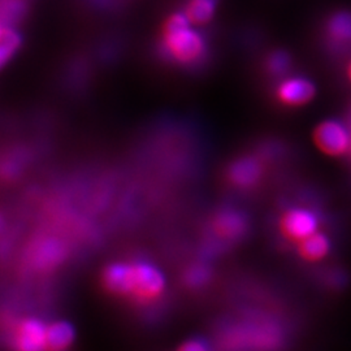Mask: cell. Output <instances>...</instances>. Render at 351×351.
I'll list each match as a JSON object with an SVG mask.
<instances>
[{
    "instance_id": "cell-1",
    "label": "cell",
    "mask_w": 351,
    "mask_h": 351,
    "mask_svg": "<svg viewBox=\"0 0 351 351\" xmlns=\"http://www.w3.org/2000/svg\"><path fill=\"white\" fill-rule=\"evenodd\" d=\"M163 36L168 55L180 63L197 62L204 52V42L195 30L190 29L186 14L171 16L164 25Z\"/></svg>"
},
{
    "instance_id": "cell-2",
    "label": "cell",
    "mask_w": 351,
    "mask_h": 351,
    "mask_svg": "<svg viewBox=\"0 0 351 351\" xmlns=\"http://www.w3.org/2000/svg\"><path fill=\"white\" fill-rule=\"evenodd\" d=\"M313 138L316 147L330 156L345 154L351 145L349 132L337 121H324L316 126Z\"/></svg>"
},
{
    "instance_id": "cell-3",
    "label": "cell",
    "mask_w": 351,
    "mask_h": 351,
    "mask_svg": "<svg viewBox=\"0 0 351 351\" xmlns=\"http://www.w3.org/2000/svg\"><path fill=\"white\" fill-rule=\"evenodd\" d=\"M164 289L162 274L149 264L133 265V293L132 295L139 301L156 300Z\"/></svg>"
},
{
    "instance_id": "cell-4",
    "label": "cell",
    "mask_w": 351,
    "mask_h": 351,
    "mask_svg": "<svg viewBox=\"0 0 351 351\" xmlns=\"http://www.w3.org/2000/svg\"><path fill=\"white\" fill-rule=\"evenodd\" d=\"M281 233L293 242H301L315 232H317V219L314 213L303 210L293 208L284 213L280 221Z\"/></svg>"
},
{
    "instance_id": "cell-5",
    "label": "cell",
    "mask_w": 351,
    "mask_h": 351,
    "mask_svg": "<svg viewBox=\"0 0 351 351\" xmlns=\"http://www.w3.org/2000/svg\"><path fill=\"white\" fill-rule=\"evenodd\" d=\"M46 326L38 320H23L16 326L13 333V343L17 350H45Z\"/></svg>"
},
{
    "instance_id": "cell-6",
    "label": "cell",
    "mask_w": 351,
    "mask_h": 351,
    "mask_svg": "<svg viewBox=\"0 0 351 351\" xmlns=\"http://www.w3.org/2000/svg\"><path fill=\"white\" fill-rule=\"evenodd\" d=\"M315 97L314 84L306 78H290L277 88L278 101L287 106H302Z\"/></svg>"
},
{
    "instance_id": "cell-7",
    "label": "cell",
    "mask_w": 351,
    "mask_h": 351,
    "mask_svg": "<svg viewBox=\"0 0 351 351\" xmlns=\"http://www.w3.org/2000/svg\"><path fill=\"white\" fill-rule=\"evenodd\" d=\"M104 288L117 295H132L133 293V265L112 264L103 275Z\"/></svg>"
},
{
    "instance_id": "cell-8",
    "label": "cell",
    "mask_w": 351,
    "mask_h": 351,
    "mask_svg": "<svg viewBox=\"0 0 351 351\" xmlns=\"http://www.w3.org/2000/svg\"><path fill=\"white\" fill-rule=\"evenodd\" d=\"M262 175V167L255 159H241L237 163L233 164L229 169V180L232 184L247 188L254 185Z\"/></svg>"
},
{
    "instance_id": "cell-9",
    "label": "cell",
    "mask_w": 351,
    "mask_h": 351,
    "mask_svg": "<svg viewBox=\"0 0 351 351\" xmlns=\"http://www.w3.org/2000/svg\"><path fill=\"white\" fill-rule=\"evenodd\" d=\"M73 337H75V333L69 324L63 322L53 323L51 326H46L45 350H64L73 342Z\"/></svg>"
},
{
    "instance_id": "cell-10",
    "label": "cell",
    "mask_w": 351,
    "mask_h": 351,
    "mask_svg": "<svg viewBox=\"0 0 351 351\" xmlns=\"http://www.w3.org/2000/svg\"><path fill=\"white\" fill-rule=\"evenodd\" d=\"M329 249H330V245L328 239L324 234L317 232H315L307 239L301 241L298 246V251L302 258L308 262L322 261L329 252Z\"/></svg>"
},
{
    "instance_id": "cell-11",
    "label": "cell",
    "mask_w": 351,
    "mask_h": 351,
    "mask_svg": "<svg viewBox=\"0 0 351 351\" xmlns=\"http://www.w3.org/2000/svg\"><path fill=\"white\" fill-rule=\"evenodd\" d=\"M63 258V247L52 239H43L33 251V262L37 267L49 268L59 263Z\"/></svg>"
},
{
    "instance_id": "cell-12",
    "label": "cell",
    "mask_w": 351,
    "mask_h": 351,
    "mask_svg": "<svg viewBox=\"0 0 351 351\" xmlns=\"http://www.w3.org/2000/svg\"><path fill=\"white\" fill-rule=\"evenodd\" d=\"M246 224L239 213H226L219 215L213 223V229L221 239H236L242 234Z\"/></svg>"
},
{
    "instance_id": "cell-13",
    "label": "cell",
    "mask_w": 351,
    "mask_h": 351,
    "mask_svg": "<svg viewBox=\"0 0 351 351\" xmlns=\"http://www.w3.org/2000/svg\"><path fill=\"white\" fill-rule=\"evenodd\" d=\"M326 33L337 42L351 40V12L339 11L333 13L326 23Z\"/></svg>"
},
{
    "instance_id": "cell-14",
    "label": "cell",
    "mask_w": 351,
    "mask_h": 351,
    "mask_svg": "<svg viewBox=\"0 0 351 351\" xmlns=\"http://www.w3.org/2000/svg\"><path fill=\"white\" fill-rule=\"evenodd\" d=\"M26 13L25 3L23 0H3L1 1V26L14 27L21 23Z\"/></svg>"
},
{
    "instance_id": "cell-15",
    "label": "cell",
    "mask_w": 351,
    "mask_h": 351,
    "mask_svg": "<svg viewBox=\"0 0 351 351\" xmlns=\"http://www.w3.org/2000/svg\"><path fill=\"white\" fill-rule=\"evenodd\" d=\"M217 0H191L186 8V17L191 24H204L211 20Z\"/></svg>"
},
{
    "instance_id": "cell-16",
    "label": "cell",
    "mask_w": 351,
    "mask_h": 351,
    "mask_svg": "<svg viewBox=\"0 0 351 351\" xmlns=\"http://www.w3.org/2000/svg\"><path fill=\"white\" fill-rule=\"evenodd\" d=\"M21 45V38L13 27L1 26L0 30V63H7Z\"/></svg>"
},
{
    "instance_id": "cell-17",
    "label": "cell",
    "mask_w": 351,
    "mask_h": 351,
    "mask_svg": "<svg viewBox=\"0 0 351 351\" xmlns=\"http://www.w3.org/2000/svg\"><path fill=\"white\" fill-rule=\"evenodd\" d=\"M290 66V58L288 53L284 51H276L274 52L268 60H267V68L274 75H282L285 73Z\"/></svg>"
},
{
    "instance_id": "cell-18",
    "label": "cell",
    "mask_w": 351,
    "mask_h": 351,
    "mask_svg": "<svg viewBox=\"0 0 351 351\" xmlns=\"http://www.w3.org/2000/svg\"><path fill=\"white\" fill-rule=\"evenodd\" d=\"M206 349L204 345H202L201 342H197V341H190L189 343H185L180 348V350L185 351H203Z\"/></svg>"
},
{
    "instance_id": "cell-19",
    "label": "cell",
    "mask_w": 351,
    "mask_h": 351,
    "mask_svg": "<svg viewBox=\"0 0 351 351\" xmlns=\"http://www.w3.org/2000/svg\"><path fill=\"white\" fill-rule=\"evenodd\" d=\"M348 75H349V78H350L351 81V64L349 65V68H348Z\"/></svg>"
}]
</instances>
